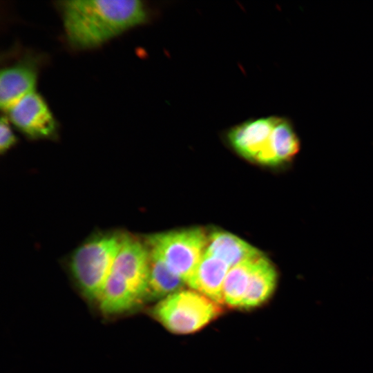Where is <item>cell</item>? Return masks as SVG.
Wrapping results in <instances>:
<instances>
[{
  "label": "cell",
  "instance_id": "obj_1",
  "mask_svg": "<svg viewBox=\"0 0 373 373\" xmlns=\"http://www.w3.org/2000/svg\"><path fill=\"white\" fill-rule=\"evenodd\" d=\"M61 7L67 38L80 48L100 45L148 19L139 0H71Z\"/></svg>",
  "mask_w": 373,
  "mask_h": 373
},
{
  "label": "cell",
  "instance_id": "obj_2",
  "mask_svg": "<svg viewBox=\"0 0 373 373\" xmlns=\"http://www.w3.org/2000/svg\"><path fill=\"white\" fill-rule=\"evenodd\" d=\"M122 235L106 234L81 245L71 258L70 268L84 295L97 299L111 274Z\"/></svg>",
  "mask_w": 373,
  "mask_h": 373
},
{
  "label": "cell",
  "instance_id": "obj_3",
  "mask_svg": "<svg viewBox=\"0 0 373 373\" xmlns=\"http://www.w3.org/2000/svg\"><path fill=\"white\" fill-rule=\"evenodd\" d=\"M220 313L219 304L193 289H182L161 299L152 310L168 330L180 334L201 329Z\"/></svg>",
  "mask_w": 373,
  "mask_h": 373
},
{
  "label": "cell",
  "instance_id": "obj_4",
  "mask_svg": "<svg viewBox=\"0 0 373 373\" xmlns=\"http://www.w3.org/2000/svg\"><path fill=\"white\" fill-rule=\"evenodd\" d=\"M208 236L200 228L153 234L148 238L150 252L187 284L205 254Z\"/></svg>",
  "mask_w": 373,
  "mask_h": 373
},
{
  "label": "cell",
  "instance_id": "obj_5",
  "mask_svg": "<svg viewBox=\"0 0 373 373\" xmlns=\"http://www.w3.org/2000/svg\"><path fill=\"white\" fill-rule=\"evenodd\" d=\"M277 115L249 119L225 133L231 147L246 160L267 166Z\"/></svg>",
  "mask_w": 373,
  "mask_h": 373
},
{
  "label": "cell",
  "instance_id": "obj_6",
  "mask_svg": "<svg viewBox=\"0 0 373 373\" xmlns=\"http://www.w3.org/2000/svg\"><path fill=\"white\" fill-rule=\"evenodd\" d=\"M149 263V248L123 235L112 271L124 278L141 300L148 296Z\"/></svg>",
  "mask_w": 373,
  "mask_h": 373
},
{
  "label": "cell",
  "instance_id": "obj_7",
  "mask_svg": "<svg viewBox=\"0 0 373 373\" xmlns=\"http://www.w3.org/2000/svg\"><path fill=\"white\" fill-rule=\"evenodd\" d=\"M7 111L13 124L29 137H48L55 132L56 123L50 111L35 91L21 98Z\"/></svg>",
  "mask_w": 373,
  "mask_h": 373
},
{
  "label": "cell",
  "instance_id": "obj_8",
  "mask_svg": "<svg viewBox=\"0 0 373 373\" xmlns=\"http://www.w3.org/2000/svg\"><path fill=\"white\" fill-rule=\"evenodd\" d=\"M37 70L32 61H23L0 73V106L8 111L21 98L35 91Z\"/></svg>",
  "mask_w": 373,
  "mask_h": 373
},
{
  "label": "cell",
  "instance_id": "obj_9",
  "mask_svg": "<svg viewBox=\"0 0 373 373\" xmlns=\"http://www.w3.org/2000/svg\"><path fill=\"white\" fill-rule=\"evenodd\" d=\"M229 269L223 260L205 253L186 285L215 303L222 304L223 286Z\"/></svg>",
  "mask_w": 373,
  "mask_h": 373
},
{
  "label": "cell",
  "instance_id": "obj_10",
  "mask_svg": "<svg viewBox=\"0 0 373 373\" xmlns=\"http://www.w3.org/2000/svg\"><path fill=\"white\" fill-rule=\"evenodd\" d=\"M205 253L223 260L230 268L263 255L247 242L225 231H214L208 236Z\"/></svg>",
  "mask_w": 373,
  "mask_h": 373
},
{
  "label": "cell",
  "instance_id": "obj_11",
  "mask_svg": "<svg viewBox=\"0 0 373 373\" xmlns=\"http://www.w3.org/2000/svg\"><path fill=\"white\" fill-rule=\"evenodd\" d=\"M277 278L276 270L270 260L264 255L258 258L240 308L249 309L266 302L276 289Z\"/></svg>",
  "mask_w": 373,
  "mask_h": 373
},
{
  "label": "cell",
  "instance_id": "obj_12",
  "mask_svg": "<svg viewBox=\"0 0 373 373\" xmlns=\"http://www.w3.org/2000/svg\"><path fill=\"white\" fill-rule=\"evenodd\" d=\"M97 300L101 311L106 314L126 312L141 301L128 283L113 271L107 278Z\"/></svg>",
  "mask_w": 373,
  "mask_h": 373
},
{
  "label": "cell",
  "instance_id": "obj_13",
  "mask_svg": "<svg viewBox=\"0 0 373 373\" xmlns=\"http://www.w3.org/2000/svg\"><path fill=\"white\" fill-rule=\"evenodd\" d=\"M300 147V139L293 122L286 117L277 116L273 133L271 166L292 160Z\"/></svg>",
  "mask_w": 373,
  "mask_h": 373
},
{
  "label": "cell",
  "instance_id": "obj_14",
  "mask_svg": "<svg viewBox=\"0 0 373 373\" xmlns=\"http://www.w3.org/2000/svg\"><path fill=\"white\" fill-rule=\"evenodd\" d=\"M149 254L148 296L162 299L182 290L186 283L171 272L161 259L150 251Z\"/></svg>",
  "mask_w": 373,
  "mask_h": 373
},
{
  "label": "cell",
  "instance_id": "obj_15",
  "mask_svg": "<svg viewBox=\"0 0 373 373\" xmlns=\"http://www.w3.org/2000/svg\"><path fill=\"white\" fill-rule=\"evenodd\" d=\"M257 259L242 262L229 269L223 286V303L231 307L240 308Z\"/></svg>",
  "mask_w": 373,
  "mask_h": 373
},
{
  "label": "cell",
  "instance_id": "obj_16",
  "mask_svg": "<svg viewBox=\"0 0 373 373\" xmlns=\"http://www.w3.org/2000/svg\"><path fill=\"white\" fill-rule=\"evenodd\" d=\"M16 142L7 118L2 117L0 120V151L1 153L9 149Z\"/></svg>",
  "mask_w": 373,
  "mask_h": 373
}]
</instances>
